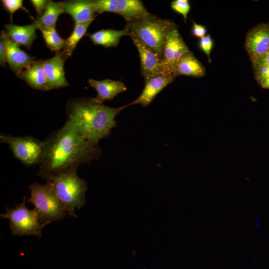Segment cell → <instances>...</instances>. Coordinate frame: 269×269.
<instances>
[{"label": "cell", "mask_w": 269, "mask_h": 269, "mask_svg": "<svg viewBox=\"0 0 269 269\" xmlns=\"http://www.w3.org/2000/svg\"><path fill=\"white\" fill-rule=\"evenodd\" d=\"M38 175L46 180L59 173L77 169L81 164L98 158L102 152L98 143L79 135L67 121L44 140Z\"/></svg>", "instance_id": "1"}, {"label": "cell", "mask_w": 269, "mask_h": 269, "mask_svg": "<svg viewBox=\"0 0 269 269\" xmlns=\"http://www.w3.org/2000/svg\"><path fill=\"white\" fill-rule=\"evenodd\" d=\"M127 106L111 108L94 101L92 98L69 101L67 105V121L83 138L98 143L109 136L116 127V116Z\"/></svg>", "instance_id": "2"}, {"label": "cell", "mask_w": 269, "mask_h": 269, "mask_svg": "<svg viewBox=\"0 0 269 269\" xmlns=\"http://www.w3.org/2000/svg\"><path fill=\"white\" fill-rule=\"evenodd\" d=\"M175 24L171 20L150 14L127 21L129 36H134L162 58L167 36Z\"/></svg>", "instance_id": "3"}, {"label": "cell", "mask_w": 269, "mask_h": 269, "mask_svg": "<svg viewBox=\"0 0 269 269\" xmlns=\"http://www.w3.org/2000/svg\"><path fill=\"white\" fill-rule=\"evenodd\" d=\"M47 180L52 181L69 216L77 218L75 209H80L86 203L85 193L88 189L86 181L78 175L77 169L51 176Z\"/></svg>", "instance_id": "4"}, {"label": "cell", "mask_w": 269, "mask_h": 269, "mask_svg": "<svg viewBox=\"0 0 269 269\" xmlns=\"http://www.w3.org/2000/svg\"><path fill=\"white\" fill-rule=\"evenodd\" d=\"M46 181V183L43 185L38 183L29 185L30 197L27 199L34 206L41 223L45 225L63 219L67 214L52 181Z\"/></svg>", "instance_id": "5"}, {"label": "cell", "mask_w": 269, "mask_h": 269, "mask_svg": "<svg viewBox=\"0 0 269 269\" xmlns=\"http://www.w3.org/2000/svg\"><path fill=\"white\" fill-rule=\"evenodd\" d=\"M25 200L26 197H24L22 202L14 209H9L6 206V212L0 214V217L9 220V227L13 235H33L41 237L42 231L46 225L41 223L34 209L29 210L26 207Z\"/></svg>", "instance_id": "6"}, {"label": "cell", "mask_w": 269, "mask_h": 269, "mask_svg": "<svg viewBox=\"0 0 269 269\" xmlns=\"http://www.w3.org/2000/svg\"><path fill=\"white\" fill-rule=\"evenodd\" d=\"M0 141L7 143L13 155L27 166L40 163L44 142L32 136H15L0 134Z\"/></svg>", "instance_id": "7"}, {"label": "cell", "mask_w": 269, "mask_h": 269, "mask_svg": "<svg viewBox=\"0 0 269 269\" xmlns=\"http://www.w3.org/2000/svg\"><path fill=\"white\" fill-rule=\"evenodd\" d=\"M189 51L175 26L168 33L163 49L162 59L167 74L175 77L177 63L185 53Z\"/></svg>", "instance_id": "8"}, {"label": "cell", "mask_w": 269, "mask_h": 269, "mask_svg": "<svg viewBox=\"0 0 269 269\" xmlns=\"http://www.w3.org/2000/svg\"><path fill=\"white\" fill-rule=\"evenodd\" d=\"M245 48L251 61L264 57L269 51V23H262L247 33Z\"/></svg>", "instance_id": "9"}, {"label": "cell", "mask_w": 269, "mask_h": 269, "mask_svg": "<svg viewBox=\"0 0 269 269\" xmlns=\"http://www.w3.org/2000/svg\"><path fill=\"white\" fill-rule=\"evenodd\" d=\"M67 58L62 51H59L52 58L44 60L43 69L46 77V90L68 86L64 70V63Z\"/></svg>", "instance_id": "10"}, {"label": "cell", "mask_w": 269, "mask_h": 269, "mask_svg": "<svg viewBox=\"0 0 269 269\" xmlns=\"http://www.w3.org/2000/svg\"><path fill=\"white\" fill-rule=\"evenodd\" d=\"M139 53L142 76L146 77L160 74H167L162 58L141 41L131 36Z\"/></svg>", "instance_id": "11"}, {"label": "cell", "mask_w": 269, "mask_h": 269, "mask_svg": "<svg viewBox=\"0 0 269 269\" xmlns=\"http://www.w3.org/2000/svg\"><path fill=\"white\" fill-rule=\"evenodd\" d=\"M175 78L173 75L166 74H160L145 78V85L141 94L127 106L139 104L145 107L148 106L161 91L173 82Z\"/></svg>", "instance_id": "12"}, {"label": "cell", "mask_w": 269, "mask_h": 269, "mask_svg": "<svg viewBox=\"0 0 269 269\" xmlns=\"http://www.w3.org/2000/svg\"><path fill=\"white\" fill-rule=\"evenodd\" d=\"M63 12L70 15L75 23L93 20L96 16L93 0H74L61 1Z\"/></svg>", "instance_id": "13"}, {"label": "cell", "mask_w": 269, "mask_h": 269, "mask_svg": "<svg viewBox=\"0 0 269 269\" xmlns=\"http://www.w3.org/2000/svg\"><path fill=\"white\" fill-rule=\"evenodd\" d=\"M90 85L97 92V95L92 98L95 102L102 104L104 101L111 100L127 88L121 81L104 79L98 81L93 79L88 80Z\"/></svg>", "instance_id": "14"}, {"label": "cell", "mask_w": 269, "mask_h": 269, "mask_svg": "<svg viewBox=\"0 0 269 269\" xmlns=\"http://www.w3.org/2000/svg\"><path fill=\"white\" fill-rule=\"evenodd\" d=\"M6 46L7 62L10 68L17 75L34 61V57L29 56L20 49L8 35L6 38Z\"/></svg>", "instance_id": "15"}, {"label": "cell", "mask_w": 269, "mask_h": 269, "mask_svg": "<svg viewBox=\"0 0 269 269\" xmlns=\"http://www.w3.org/2000/svg\"><path fill=\"white\" fill-rule=\"evenodd\" d=\"M9 38L19 46H24L28 49L36 37V30L38 28L36 23L33 22L24 26L17 25L12 23L5 25Z\"/></svg>", "instance_id": "16"}, {"label": "cell", "mask_w": 269, "mask_h": 269, "mask_svg": "<svg viewBox=\"0 0 269 269\" xmlns=\"http://www.w3.org/2000/svg\"><path fill=\"white\" fill-rule=\"evenodd\" d=\"M205 74V67L190 51L180 58L176 65L174 71L175 77L184 75L201 78Z\"/></svg>", "instance_id": "17"}, {"label": "cell", "mask_w": 269, "mask_h": 269, "mask_svg": "<svg viewBox=\"0 0 269 269\" xmlns=\"http://www.w3.org/2000/svg\"><path fill=\"white\" fill-rule=\"evenodd\" d=\"M44 60L34 61L28 67L20 72L18 77L25 81L33 89L46 90V77L43 69Z\"/></svg>", "instance_id": "18"}, {"label": "cell", "mask_w": 269, "mask_h": 269, "mask_svg": "<svg viewBox=\"0 0 269 269\" xmlns=\"http://www.w3.org/2000/svg\"><path fill=\"white\" fill-rule=\"evenodd\" d=\"M116 13L121 15L126 21L150 14L139 0H117Z\"/></svg>", "instance_id": "19"}, {"label": "cell", "mask_w": 269, "mask_h": 269, "mask_svg": "<svg viewBox=\"0 0 269 269\" xmlns=\"http://www.w3.org/2000/svg\"><path fill=\"white\" fill-rule=\"evenodd\" d=\"M95 45H100L104 47H116L120 38L125 35H129L128 28L122 30L101 29L95 33L88 35Z\"/></svg>", "instance_id": "20"}, {"label": "cell", "mask_w": 269, "mask_h": 269, "mask_svg": "<svg viewBox=\"0 0 269 269\" xmlns=\"http://www.w3.org/2000/svg\"><path fill=\"white\" fill-rule=\"evenodd\" d=\"M63 12L61 1L48 0L47 6L42 15L33 21L37 28H55L56 23L60 14Z\"/></svg>", "instance_id": "21"}, {"label": "cell", "mask_w": 269, "mask_h": 269, "mask_svg": "<svg viewBox=\"0 0 269 269\" xmlns=\"http://www.w3.org/2000/svg\"><path fill=\"white\" fill-rule=\"evenodd\" d=\"M93 20L83 23H75L73 30L70 36L65 40L62 52L67 57L71 55L80 40L86 34L87 29Z\"/></svg>", "instance_id": "22"}, {"label": "cell", "mask_w": 269, "mask_h": 269, "mask_svg": "<svg viewBox=\"0 0 269 269\" xmlns=\"http://www.w3.org/2000/svg\"><path fill=\"white\" fill-rule=\"evenodd\" d=\"M41 31L47 46L52 51H59L63 49L65 40L60 36L55 28L41 27Z\"/></svg>", "instance_id": "23"}, {"label": "cell", "mask_w": 269, "mask_h": 269, "mask_svg": "<svg viewBox=\"0 0 269 269\" xmlns=\"http://www.w3.org/2000/svg\"><path fill=\"white\" fill-rule=\"evenodd\" d=\"M171 8L177 13L182 15L185 22L190 10V5L188 0H175L171 3Z\"/></svg>", "instance_id": "24"}, {"label": "cell", "mask_w": 269, "mask_h": 269, "mask_svg": "<svg viewBox=\"0 0 269 269\" xmlns=\"http://www.w3.org/2000/svg\"><path fill=\"white\" fill-rule=\"evenodd\" d=\"M1 2L3 6L10 14L11 22H12L13 13L18 9L22 8L28 12V10L23 6L22 0H2Z\"/></svg>", "instance_id": "25"}, {"label": "cell", "mask_w": 269, "mask_h": 269, "mask_svg": "<svg viewBox=\"0 0 269 269\" xmlns=\"http://www.w3.org/2000/svg\"><path fill=\"white\" fill-rule=\"evenodd\" d=\"M199 46L208 57L209 62H211L210 54L213 47V41L209 34H207L200 38Z\"/></svg>", "instance_id": "26"}, {"label": "cell", "mask_w": 269, "mask_h": 269, "mask_svg": "<svg viewBox=\"0 0 269 269\" xmlns=\"http://www.w3.org/2000/svg\"><path fill=\"white\" fill-rule=\"evenodd\" d=\"M7 34L6 31H2L0 37V64L3 67L7 62L6 38Z\"/></svg>", "instance_id": "27"}, {"label": "cell", "mask_w": 269, "mask_h": 269, "mask_svg": "<svg viewBox=\"0 0 269 269\" xmlns=\"http://www.w3.org/2000/svg\"><path fill=\"white\" fill-rule=\"evenodd\" d=\"M30 2L35 8L38 17L41 16L43 13L48 4V0H31Z\"/></svg>", "instance_id": "28"}, {"label": "cell", "mask_w": 269, "mask_h": 269, "mask_svg": "<svg viewBox=\"0 0 269 269\" xmlns=\"http://www.w3.org/2000/svg\"><path fill=\"white\" fill-rule=\"evenodd\" d=\"M192 22V33L194 36L201 38L207 35V31L204 25L197 24L194 21Z\"/></svg>", "instance_id": "29"}, {"label": "cell", "mask_w": 269, "mask_h": 269, "mask_svg": "<svg viewBox=\"0 0 269 269\" xmlns=\"http://www.w3.org/2000/svg\"><path fill=\"white\" fill-rule=\"evenodd\" d=\"M259 84L262 88L269 89V77L263 80Z\"/></svg>", "instance_id": "30"}]
</instances>
